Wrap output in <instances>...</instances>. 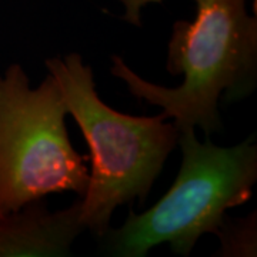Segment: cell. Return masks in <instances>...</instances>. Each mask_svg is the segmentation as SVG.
<instances>
[{"mask_svg":"<svg viewBox=\"0 0 257 257\" xmlns=\"http://www.w3.org/2000/svg\"><path fill=\"white\" fill-rule=\"evenodd\" d=\"M66 116L52 74L32 89L20 64L0 72V211H16L56 193H86L87 157L72 145Z\"/></svg>","mask_w":257,"mask_h":257,"instance_id":"277c9868","label":"cell"},{"mask_svg":"<svg viewBox=\"0 0 257 257\" xmlns=\"http://www.w3.org/2000/svg\"><path fill=\"white\" fill-rule=\"evenodd\" d=\"M216 236L220 239L217 256H256V213L240 220L226 217Z\"/></svg>","mask_w":257,"mask_h":257,"instance_id":"8992f818","label":"cell"},{"mask_svg":"<svg viewBox=\"0 0 257 257\" xmlns=\"http://www.w3.org/2000/svg\"><path fill=\"white\" fill-rule=\"evenodd\" d=\"M84 230L80 199L56 211L49 210L43 200L16 211H0V257L70 256Z\"/></svg>","mask_w":257,"mask_h":257,"instance_id":"5b68a950","label":"cell"},{"mask_svg":"<svg viewBox=\"0 0 257 257\" xmlns=\"http://www.w3.org/2000/svg\"><path fill=\"white\" fill-rule=\"evenodd\" d=\"M124 19L140 23L139 10L162 0H121ZM193 22L173 25L166 69L183 76L182 84L166 87L135 73L126 62L111 56L110 72L127 86L130 94L162 109L176 127H200L209 136L221 128L219 100L239 101L256 89L257 19L246 9L247 0H193Z\"/></svg>","mask_w":257,"mask_h":257,"instance_id":"6da1fadb","label":"cell"},{"mask_svg":"<svg viewBox=\"0 0 257 257\" xmlns=\"http://www.w3.org/2000/svg\"><path fill=\"white\" fill-rule=\"evenodd\" d=\"M182 165L175 183L145 213L128 210L119 229L101 237L104 251L116 257H143L159 244L190 256L203 234H217L226 213L250 200L257 180L254 136L236 146L197 140L194 128L180 130Z\"/></svg>","mask_w":257,"mask_h":257,"instance_id":"3957f363","label":"cell"},{"mask_svg":"<svg viewBox=\"0 0 257 257\" xmlns=\"http://www.w3.org/2000/svg\"><path fill=\"white\" fill-rule=\"evenodd\" d=\"M45 64L90 150L92 170L80 197V220L101 239L120 206L145 203L177 146L180 130L163 113L130 116L107 106L97 94L92 67L79 53L50 57Z\"/></svg>","mask_w":257,"mask_h":257,"instance_id":"7a4b0ae2","label":"cell"}]
</instances>
